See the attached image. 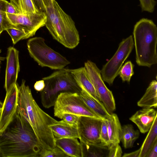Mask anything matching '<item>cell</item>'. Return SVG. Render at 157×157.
I'll return each instance as SVG.
<instances>
[{
	"label": "cell",
	"instance_id": "obj_1",
	"mask_svg": "<svg viewBox=\"0 0 157 157\" xmlns=\"http://www.w3.org/2000/svg\"><path fill=\"white\" fill-rule=\"evenodd\" d=\"M42 149L30 124L17 110L0 133V157H38Z\"/></svg>",
	"mask_w": 157,
	"mask_h": 157
},
{
	"label": "cell",
	"instance_id": "obj_2",
	"mask_svg": "<svg viewBox=\"0 0 157 157\" xmlns=\"http://www.w3.org/2000/svg\"><path fill=\"white\" fill-rule=\"evenodd\" d=\"M17 110L30 124L42 149L51 150L56 147V139L49 126L58 121L39 106L23 79L18 86Z\"/></svg>",
	"mask_w": 157,
	"mask_h": 157
},
{
	"label": "cell",
	"instance_id": "obj_3",
	"mask_svg": "<svg viewBox=\"0 0 157 157\" xmlns=\"http://www.w3.org/2000/svg\"><path fill=\"white\" fill-rule=\"evenodd\" d=\"M45 26L53 39L65 47L73 49L80 42L78 32L71 17L55 0H51L46 7Z\"/></svg>",
	"mask_w": 157,
	"mask_h": 157
},
{
	"label": "cell",
	"instance_id": "obj_4",
	"mask_svg": "<svg viewBox=\"0 0 157 157\" xmlns=\"http://www.w3.org/2000/svg\"><path fill=\"white\" fill-rule=\"evenodd\" d=\"M136 62L139 66L150 67L157 63V27L151 20L142 18L133 31Z\"/></svg>",
	"mask_w": 157,
	"mask_h": 157
},
{
	"label": "cell",
	"instance_id": "obj_5",
	"mask_svg": "<svg viewBox=\"0 0 157 157\" xmlns=\"http://www.w3.org/2000/svg\"><path fill=\"white\" fill-rule=\"evenodd\" d=\"M71 69L63 68L57 70L50 75L43 78L45 86L40 92L42 105L46 108L54 106L59 94L62 92L79 94L82 90L71 72Z\"/></svg>",
	"mask_w": 157,
	"mask_h": 157
},
{
	"label": "cell",
	"instance_id": "obj_6",
	"mask_svg": "<svg viewBox=\"0 0 157 157\" xmlns=\"http://www.w3.org/2000/svg\"><path fill=\"white\" fill-rule=\"evenodd\" d=\"M27 44L30 56L42 67L59 70L64 68L70 63L65 57L48 46L42 37L31 38L28 40Z\"/></svg>",
	"mask_w": 157,
	"mask_h": 157
},
{
	"label": "cell",
	"instance_id": "obj_7",
	"mask_svg": "<svg viewBox=\"0 0 157 157\" xmlns=\"http://www.w3.org/2000/svg\"><path fill=\"white\" fill-rule=\"evenodd\" d=\"M54 106V116L60 119L63 114L69 113L79 116H85L103 119L86 105L79 94L77 93H60Z\"/></svg>",
	"mask_w": 157,
	"mask_h": 157
},
{
	"label": "cell",
	"instance_id": "obj_8",
	"mask_svg": "<svg viewBox=\"0 0 157 157\" xmlns=\"http://www.w3.org/2000/svg\"><path fill=\"white\" fill-rule=\"evenodd\" d=\"M134 47L132 36H129L120 43L117 51L101 70L102 78L109 85L113 84L115 78L126 59L128 57Z\"/></svg>",
	"mask_w": 157,
	"mask_h": 157
},
{
	"label": "cell",
	"instance_id": "obj_9",
	"mask_svg": "<svg viewBox=\"0 0 157 157\" xmlns=\"http://www.w3.org/2000/svg\"><path fill=\"white\" fill-rule=\"evenodd\" d=\"M84 67L101 101L109 114L113 113L116 109L115 100L112 91L104 82L101 70L95 63L90 60L84 63Z\"/></svg>",
	"mask_w": 157,
	"mask_h": 157
},
{
	"label": "cell",
	"instance_id": "obj_10",
	"mask_svg": "<svg viewBox=\"0 0 157 157\" xmlns=\"http://www.w3.org/2000/svg\"><path fill=\"white\" fill-rule=\"evenodd\" d=\"M6 13L14 28L24 32L27 39L34 36L40 28L45 25L47 21L46 13L43 12L30 14Z\"/></svg>",
	"mask_w": 157,
	"mask_h": 157
},
{
	"label": "cell",
	"instance_id": "obj_11",
	"mask_svg": "<svg viewBox=\"0 0 157 157\" xmlns=\"http://www.w3.org/2000/svg\"><path fill=\"white\" fill-rule=\"evenodd\" d=\"M102 119L80 116L77 123L80 141L100 143V135Z\"/></svg>",
	"mask_w": 157,
	"mask_h": 157
},
{
	"label": "cell",
	"instance_id": "obj_12",
	"mask_svg": "<svg viewBox=\"0 0 157 157\" xmlns=\"http://www.w3.org/2000/svg\"><path fill=\"white\" fill-rule=\"evenodd\" d=\"M18 86L16 82L6 91L0 116V133L6 129L13 120L17 112Z\"/></svg>",
	"mask_w": 157,
	"mask_h": 157
},
{
	"label": "cell",
	"instance_id": "obj_13",
	"mask_svg": "<svg viewBox=\"0 0 157 157\" xmlns=\"http://www.w3.org/2000/svg\"><path fill=\"white\" fill-rule=\"evenodd\" d=\"M19 52L13 47L7 49L4 87L6 91L17 82L20 66Z\"/></svg>",
	"mask_w": 157,
	"mask_h": 157
},
{
	"label": "cell",
	"instance_id": "obj_14",
	"mask_svg": "<svg viewBox=\"0 0 157 157\" xmlns=\"http://www.w3.org/2000/svg\"><path fill=\"white\" fill-rule=\"evenodd\" d=\"M157 111L151 108H144L137 111L129 119L136 124L140 132H148L157 117Z\"/></svg>",
	"mask_w": 157,
	"mask_h": 157
},
{
	"label": "cell",
	"instance_id": "obj_15",
	"mask_svg": "<svg viewBox=\"0 0 157 157\" xmlns=\"http://www.w3.org/2000/svg\"><path fill=\"white\" fill-rule=\"evenodd\" d=\"M49 127L55 139L72 138L79 139L77 124H70L62 120Z\"/></svg>",
	"mask_w": 157,
	"mask_h": 157
},
{
	"label": "cell",
	"instance_id": "obj_16",
	"mask_svg": "<svg viewBox=\"0 0 157 157\" xmlns=\"http://www.w3.org/2000/svg\"><path fill=\"white\" fill-rule=\"evenodd\" d=\"M71 72L81 90L85 91L97 101H101L92 83L88 76L84 67L71 69Z\"/></svg>",
	"mask_w": 157,
	"mask_h": 157
},
{
	"label": "cell",
	"instance_id": "obj_17",
	"mask_svg": "<svg viewBox=\"0 0 157 157\" xmlns=\"http://www.w3.org/2000/svg\"><path fill=\"white\" fill-rule=\"evenodd\" d=\"M77 138L56 139V146L62 149L69 157H82L81 146Z\"/></svg>",
	"mask_w": 157,
	"mask_h": 157
},
{
	"label": "cell",
	"instance_id": "obj_18",
	"mask_svg": "<svg viewBox=\"0 0 157 157\" xmlns=\"http://www.w3.org/2000/svg\"><path fill=\"white\" fill-rule=\"evenodd\" d=\"M82 157H107L109 147L101 143H92L80 141Z\"/></svg>",
	"mask_w": 157,
	"mask_h": 157
},
{
	"label": "cell",
	"instance_id": "obj_19",
	"mask_svg": "<svg viewBox=\"0 0 157 157\" xmlns=\"http://www.w3.org/2000/svg\"><path fill=\"white\" fill-rule=\"evenodd\" d=\"M107 120V129L111 144H119L122 127L117 116L112 113Z\"/></svg>",
	"mask_w": 157,
	"mask_h": 157
},
{
	"label": "cell",
	"instance_id": "obj_20",
	"mask_svg": "<svg viewBox=\"0 0 157 157\" xmlns=\"http://www.w3.org/2000/svg\"><path fill=\"white\" fill-rule=\"evenodd\" d=\"M79 94L86 105L101 118L107 119L110 117V114L101 102L97 101L83 90Z\"/></svg>",
	"mask_w": 157,
	"mask_h": 157
},
{
	"label": "cell",
	"instance_id": "obj_21",
	"mask_svg": "<svg viewBox=\"0 0 157 157\" xmlns=\"http://www.w3.org/2000/svg\"><path fill=\"white\" fill-rule=\"evenodd\" d=\"M137 105L143 108H156L157 106V82L153 80L150 83L146 92L138 101Z\"/></svg>",
	"mask_w": 157,
	"mask_h": 157
},
{
	"label": "cell",
	"instance_id": "obj_22",
	"mask_svg": "<svg viewBox=\"0 0 157 157\" xmlns=\"http://www.w3.org/2000/svg\"><path fill=\"white\" fill-rule=\"evenodd\" d=\"M138 130L134 129L132 125L128 124L122 127L121 141L125 148L132 147L139 136Z\"/></svg>",
	"mask_w": 157,
	"mask_h": 157
},
{
	"label": "cell",
	"instance_id": "obj_23",
	"mask_svg": "<svg viewBox=\"0 0 157 157\" xmlns=\"http://www.w3.org/2000/svg\"><path fill=\"white\" fill-rule=\"evenodd\" d=\"M141 146L139 157H145L149 150L157 140V117L153 123Z\"/></svg>",
	"mask_w": 157,
	"mask_h": 157
},
{
	"label": "cell",
	"instance_id": "obj_24",
	"mask_svg": "<svg viewBox=\"0 0 157 157\" xmlns=\"http://www.w3.org/2000/svg\"><path fill=\"white\" fill-rule=\"evenodd\" d=\"M7 2L5 0H0V35L7 29L15 28L10 22L6 11Z\"/></svg>",
	"mask_w": 157,
	"mask_h": 157
},
{
	"label": "cell",
	"instance_id": "obj_25",
	"mask_svg": "<svg viewBox=\"0 0 157 157\" xmlns=\"http://www.w3.org/2000/svg\"><path fill=\"white\" fill-rule=\"evenodd\" d=\"M134 65L131 61L126 62L121 67L118 73L122 81L129 82L132 76L134 74Z\"/></svg>",
	"mask_w": 157,
	"mask_h": 157
},
{
	"label": "cell",
	"instance_id": "obj_26",
	"mask_svg": "<svg viewBox=\"0 0 157 157\" xmlns=\"http://www.w3.org/2000/svg\"><path fill=\"white\" fill-rule=\"evenodd\" d=\"M62 149L56 146L51 150L42 149L39 153V157H69Z\"/></svg>",
	"mask_w": 157,
	"mask_h": 157
},
{
	"label": "cell",
	"instance_id": "obj_27",
	"mask_svg": "<svg viewBox=\"0 0 157 157\" xmlns=\"http://www.w3.org/2000/svg\"><path fill=\"white\" fill-rule=\"evenodd\" d=\"M100 142L101 144L109 147L111 144L109 141L107 129V120H101V128L100 135Z\"/></svg>",
	"mask_w": 157,
	"mask_h": 157
},
{
	"label": "cell",
	"instance_id": "obj_28",
	"mask_svg": "<svg viewBox=\"0 0 157 157\" xmlns=\"http://www.w3.org/2000/svg\"><path fill=\"white\" fill-rule=\"evenodd\" d=\"M6 31L10 36L14 44L21 40L27 39L26 34L23 32L15 28H10Z\"/></svg>",
	"mask_w": 157,
	"mask_h": 157
},
{
	"label": "cell",
	"instance_id": "obj_29",
	"mask_svg": "<svg viewBox=\"0 0 157 157\" xmlns=\"http://www.w3.org/2000/svg\"><path fill=\"white\" fill-rule=\"evenodd\" d=\"M139 1L142 11L153 12L156 3L155 0H139Z\"/></svg>",
	"mask_w": 157,
	"mask_h": 157
},
{
	"label": "cell",
	"instance_id": "obj_30",
	"mask_svg": "<svg viewBox=\"0 0 157 157\" xmlns=\"http://www.w3.org/2000/svg\"><path fill=\"white\" fill-rule=\"evenodd\" d=\"M24 14H30L39 12L36 8L32 0H22Z\"/></svg>",
	"mask_w": 157,
	"mask_h": 157
},
{
	"label": "cell",
	"instance_id": "obj_31",
	"mask_svg": "<svg viewBox=\"0 0 157 157\" xmlns=\"http://www.w3.org/2000/svg\"><path fill=\"white\" fill-rule=\"evenodd\" d=\"M122 152L119 144H111L109 147L108 157H121Z\"/></svg>",
	"mask_w": 157,
	"mask_h": 157
},
{
	"label": "cell",
	"instance_id": "obj_32",
	"mask_svg": "<svg viewBox=\"0 0 157 157\" xmlns=\"http://www.w3.org/2000/svg\"><path fill=\"white\" fill-rule=\"evenodd\" d=\"M79 116L69 113H64L62 114L60 119L70 124H77Z\"/></svg>",
	"mask_w": 157,
	"mask_h": 157
},
{
	"label": "cell",
	"instance_id": "obj_33",
	"mask_svg": "<svg viewBox=\"0 0 157 157\" xmlns=\"http://www.w3.org/2000/svg\"><path fill=\"white\" fill-rule=\"evenodd\" d=\"M145 157H157V140L151 147Z\"/></svg>",
	"mask_w": 157,
	"mask_h": 157
},
{
	"label": "cell",
	"instance_id": "obj_34",
	"mask_svg": "<svg viewBox=\"0 0 157 157\" xmlns=\"http://www.w3.org/2000/svg\"><path fill=\"white\" fill-rule=\"evenodd\" d=\"M36 8L39 11L45 12L46 6L43 0H32Z\"/></svg>",
	"mask_w": 157,
	"mask_h": 157
},
{
	"label": "cell",
	"instance_id": "obj_35",
	"mask_svg": "<svg viewBox=\"0 0 157 157\" xmlns=\"http://www.w3.org/2000/svg\"><path fill=\"white\" fill-rule=\"evenodd\" d=\"M10 2L21 13H23L22 0H10Z\"/></svg>",
	"mask_w": 157,
	"mask_h": 157
},
{
	"label": "cell",
	"instance_id": "obj_36",
	"mask_svg": "<svg viewBox=\"0 0 157 157\" xmlns=\"http://www.w3.org/2000/svg\"><path fill=\"white\" fill-rule=\"evenodd\" d=\"M6 11L7 13L12 14L21 13L10 2L8 1L7 2L6 5Z\"/></svg>",
	"mask_w": 157,
	"mask_h": 157
},
{
	"label": "cell",
	"instance_id": "obj_37",
	"mask_svg": "<svg viewBox=\"0 0 157 157\" xmlns=\"http://www.w3.org/2000/svg\"><path fill=\"white\" fill-rule=\"evenodd\" d=\"M44 82L43 79L36 81L34 86V89L39 92H41L44 89Z\"/></svg>",
	"mask_w": 157,
	"mask_h": 157
},
{
	"label": "cell",
	"instance_id": "obj_38",
	"mask_svg": "<svg viewBox=\"0 0 157 157\" xmlns=\"http://www.w3.org/2000/svg\"><path fill=\"white\" fill-rule=\"evenodd\" d=\"M140 151V148L138 150L134 151L128 153H125L123 155V157H139Z\"/></svg>",
	"mask_w": 157,
	"mask_h": 157
},
{
	"label": "cell",
	"instance_id": "obj_39",
	"mask_svg": "<svg viewBox=\"0 0 157 157\" xmlns=\"http://www.w3.org/2000/svg\"><path fill=\"white\" fill-rule=\"evenodd\" d=\"M51 0H43L44 4L46 7L48 6L49 5Z\"/></svg>",
	"mask_w": 157,
	"mask_h": 157
},
{
	"label": "cell",
	"instance_id": "obj_40",
	"mask_svg": "<svg viewBox=\"0 0 157 157\" xmlns=\"http://www.w3.org/2000/svg\"><path fill=\"white\" fill-rule=\"evenodd\" d=\"M3 105V103L0 101V110H2Z\"/></svg>",
	"mask_w": 157,
	"mask_h": 157
},
{
	"label": "cell",
	"instance_id": "obj_41",
	"mask_svg": "<svg viewBox=\"0 0 157 157\" xmlns=\"http://www.w3.org/2000/svg\"><path fill=\"white\" fill-rule=\"evenodd\" d=\"M1 112V110H0V116Z\"/></svg>",
	"mask_w": 157,
	"mask_h": 157
},
{
	"label": "cell",
	"instance_id": "obj_42",
	"mask_svg": "<svg viewBox=\"0 0 157 157\" xmlns=\"http://www.w3.org/2000/svg\"></svg>",
	"mask_w": 157,
	"mask_h": 157
}]
</instances>
